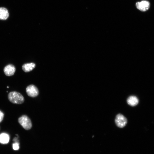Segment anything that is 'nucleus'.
Wrapping results in <instances>:
<instances>
[{
	"label": "nucleus",
	"instance_id": "1",
	"mask_svg": "<svg viewBox=\"0 0 154 154\" xmlns=\"http://www.w3.org/2000/svg\"><path fill=\"white\" fill-rule=\"evenodd\" d=\"M8 98L11 103L16 104H21L24 101V98L20 93L16 92H10L8 94Z\"/></svg>",
	"mask_w": 154,
	"mask_h": 154
},
{
	"label": "nucleus",
	"instance_id": "2",
	"mask_svg": "<svg viewBox=\"0 0 154 154\" xmlns=\"http://www.w3.org/2000/svg\"><path fill=\"white\" fill-rule=\"evenodd\" d=\"M18 121L19 124L25 129L29 130L32 127V125L30 118L26 115H23L18 119Z\"/></svg>",
	"mask_w": 154,
	"mask_h": 154
},
{
	"label": "nucleus",
	"instance_id": "3",
	"mask_svg": "<svg viewBox=\"0 0 154 154\" xmlns=\"http://www.w3.org/2000/svg\"><path fill=\"white\" fill-rule=\"evenodd\" d=\"M115 122L116 125L120 128L125 127L127 123L126 118L121 114H117L115 118Z\"/></svg>",
	"mask_w": 154,
	"mask_h": 154
},
{
	"label": "nucleus",
	"instance_id": "4",
	"mask_svg": "<svg viewBox=\"0 0 154 154\" xmlns=\"http://www.w3.org/2000/svg\"><path fill=\"white\" fill-rule=\"evenodd\" d=\"M27 94L29 96L35 97L38 94V90L37 88L35 85L31 84L28 86L26 88Z\"/></svg>",
	"mask_w": 154,
	"mask_h": 154
},
{
	"label": "nucleus",
	"instance_id": "5",
	"mask_svg": "<svg viewBox=\"0 0 154 154\" xmlns=\"http://www.w3.org/2000/svg\"><path fill=\"white\" fill-rule=\"evenodd\" d=\"M136 6L137 8L140 11H145L149 9L150 3L148 1L143 0L141 2H137Z\"/></svg>",
	"mask_w": 154,
	"mask_h": 154
},
{
	"label": "nucleus",
	"instance_id": "6",
	"mask_svg": "<svg viewBox=\"0 0 154 154\" xmlns=\"http://www.w3.org/2000/svg\"><path fill=\"white\" fill-rule=\"evenodd\" d=\"M15 71V66L11 64L6 66L4 69V72L7 76H10L14 74Z\"/></svg>",
	"mask_w": 154,
	"mask_h": 154
},
{
	"label": "nucleus",
	"instance_id": "7",
	"mask_svg": "<svg viewBox=\"0 0 154 154\" xmlns=\"http://www.w3.org/2000/svg\"><path fill=\"white\" fill-rule=\"evenodd\" d=\"M127 102L129 105L134 106L137 105L139 102L138 98L135 96H129L127 99Z\"/></svg>",
	"mask_w": 154,
	"mask_h": 154
},
{
	"label": "nucleus",
	"instance_id": "8",
	"mask_svg": "<svg viewBox=\"0 0 154 154\" xmlns=\"http://www.w3.org/2000/svg\"><path fill=\"white\" fill-rule=\"evenodd\" d=\"M9 16L8 11L6 8L0 7V20H5Z\"/></svg>",
	"mask_w": 154,
	"mask_h": 154
},
{
	"label": "nucleus",
	"instance_id": "9",
	"mask_svg": "<svg viewBox=\"0 0 154 154\" xmlns=\"http://www.w3.org/2000/svg\"><path fill=\"white\" fill-rule=\"evenodd\" d=\"M9 140V135L6 133H2L0 134V143L3 144L7 143Z\"/></svg>",
	"mask_w": 154,
	"mask_h": 154
},
{
	"label": "nucleus",
	"instance_id": "10",
	"mask_svg": "<svg viewBox=\"0 0 154 154\" xmlns=\"http://www.w3.org/2000/svg\"><path fill=\"white\" fill-rule=\"evenodd\" d=\"M35 67V64L33 63H27L22 66V69L26 72H28L31 71Z\"/></svg>",
	"mask_w": 154,
	"mask_h": 154
},
{
	"label": "nucleus",
	"instance_id": "11",
	"mask_svg": "<svg viewBox=\"0 0 154 154\" xmlns=\"http://www.w3.org/2000/svg\"><path fill=\"white\" fill-rule=\"evenodd\" d=\"M13 148L15 150H18L19 149V143L18 142H15L13 144Z\"/></svg>",
	"mask_w": 154,
	"mask_h": 154
},
{
	"label": "nucleus",
	"instance_id": "12",
	"mask_svg": "<svg viewBox=\"0 0 154 154\" xmlns=\"http://www.w3.org/2000/svg\"><path fill=\"white\" fill-rule=\"evenodd\" d=\"M4 114L0 110V122L3 120L4 117Z\"/></svg>",
	"mask_w": 154,
	"mask_h": 154
}]
</instances>
